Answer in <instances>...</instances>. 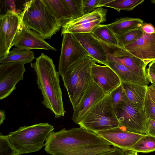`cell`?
<instances>
[{"label":"cell","mask_w":155,"mask_h":155,"mask_svg":"<svg viewBox=\"0 0 155 155\" xmlns=\"http://www.w3.org/2000/svg\"><path fill=\"white\" fill-rule=\"evenodd\" d=\"M111 146L96 133L80 127L52 131L44 150L52 155H97L113 150Z\"/></svg>","instance_id":"cell-1"},{"label":"cell","mask_w":155,"mask_h":155,"mask_svg":"<svg viewBox=\"0 0 155 155\" xmlns=\"http://www.w3.org/2000/svg\"><path fill=\"white\" fill-rule=\"evenodd\" d=\"M31 66L36 75L37 83L43 97L44 106L51 110L56 118L63 117L65 111L60 84V75L52 60L41 53Z\"/></svg>","instance_id":"cell-2"},{"label":"cell","mask_w":155,"mask_h":155,"mask_svg":"<svg viewBox=\"0 0 155 155\" xmlns=\"http://www.w3.org/2000/svg\"><path fill=\"white\" fill-rule=\"evenodd\" d=\"M21 22L44 39H50L62 25L44 0L26 1L19 14Z\"/></svg>","instance_id":"cell-3"},{"label":"cell","mask_w":155,"mask_h":155,"mask_svg":"<svg viewBox=\"0 0 155 155\" xmlns=\"http://www.w3.org/2000/svg\"><path fill=\"white\" fill-rule=\"evenodd\" d=\"M96 63L91 56H86L70 66L61 76L74 110L93 81L91 68Z\"/></svg>","instance_id":"cell-4"},{"label":"cell","mask_w":155,"mask_h":155,"mask_svg":"<svg viewBox=\"0 0 155 155\" xmlns=\"http://www.w3.org/2000/svg\"><path fill=\"white\" fill-rule=\"evenodd\" d=\"M54 129L48 123H40L21 127L8 136L13 147L21 155L40 150Z\"/></svg>","instance_id":"cell-5"},{"label":"cell","mask_w":155,"mask_h":155,"mask_svg":"<svg viewBox=\"0 0 155 155\" xmlns=\"http://www.w3.org/2000/svg\"><path fill=\"white\" fill-rule=\"evenodd\" d=\"M80 127L93 132L119 127L112 103L111 92L93 105L78 124Z\"/></svg>","instance_id":"cell-6"},{"label":"cell","mask_w":155,"mask_h":155,"mask_svg":"<svg viewBox=\"0 0 155 155\" xmlns=\"http://www.w3.org/2000/svg\"><path fill=\"white\" fill-rule=\"evenodd\" d=\"M114 109L120 127L132 132L147 134V118L144 108L129 102L119 104Z\"/></svg>","instance_id":"cell-7"},{"label":"cell","mask_w":155,"mask_h":155,"mask_svg":"<svg viewBox=\"0 0 155 155\" xmlns=\"http://www.w3.org/2000/svg\"><path fill=\"white\" fill-rule=\"evenodd\" d=\"M58 72L61 76L72 65L87 56H90L73 34L63 35Z\"/></svg>","instance_id":"cell-8"},{"label":"cell","mask_w":155,"mask_h":155,"mask_svg":"<svg viewBox=\"0 0 155 155\" xmlns=\"http://www.w3.org/2000/svg\"><path fill=\"white\" fill-rule=\"evenodd\" d=\"M107 11L106 9L98 8L90 13L69 21L62 26L61 35L68 33H92L101 23L106 21Z\"/></svg>","instance_id":"cell-9"},{"label":"cell","mask_w":155,"mask_h":155,"mask_svg":"<svg viewBox=\"0 0 155 155\" xmlns=\"http://www.w3.org/2000/svg\"><path fill=\"white\" fill-rule=\"evenodd\" d=\"M26 71L25 64L20 62L0 64V99L9 96L16 89L18 83L23 80Z\"/></svg>","instance_id":"cell-10"},{"label":"cell","mask_w":155,"mask_h":155,"mask_svg":"<svg viewBox=\"0 0 155 155\" xmlns=\"http://www.w3.org/2000/svg\"><path fill=\"white\" fill-rule=\"evenodd\" d=\"M0 58L5 56L12 46L15 37L21 26L19 14L8 11L0 16Z\"/></svg>","instance_id":"cell-11"},{"label":"cell","mask_w":155,"mask_h":155,"mask_svg":"<svg viewBox=\"0 0 155 155\" xmlns=\"http://www.w3.org/2000/svg\"><path fill=\"white\" fill-rule=\"evenodd\" d=\"M100 41L106 52L120 62L134 73L148 79L146 69L147 64L143 60L133 55L124 48Z\"/></svg>","instance_id":"cell-12"},{"label":"cell","mask_w":155,"mask_h":155,"mask_svg":"<svg viewBox=\"0 0 155 155\" xmlns=\"http://www.w3.org/2000/svg\"><path fill=\"white\" fill-rule=\"evenodd\" d=\"M114 147L129 151L131 147L145 134L127 131L118 127L95 133Z\"/></svg>","instance_id":"cell-13"},{"label":"cell","mask_w":155,"mask_h":155,"mask_svg":"<svg viewBox=\"0 0 155 155\" xmlns=\"http://www.w3.org/2000/svg\"><path fill=\"white\" fill-rule=\"evenodd\" d=\"M13 46L28 50L34 49L57 50L46 42L41 36L27 28L22 22L13 42L12 46Z\"/></svg>","instance_id":"cell-14"},{"label":"cell","mask_w":155,"mask_h":155,"mask_svg":"<svg viewBox=\"0 0 155 155\" xmlns=\"http://www.w3.org/2000/svg\"><path fill=\"white\" fill-rule=\"evenodd\" d=\"M91 73L93 81L106 94L111 92L121 84V80L117 74L109 66L94 63Z\"/></svg>","instance_id":"cell-15"},{"label":"cell","mask_w":155,"mask_h":155,"mask_svg":"<svg viewBox=\"0 0 155 155\" xmlns=\"http://www.w3.org/2000/svg\"><path fill=\"white\" fill-rule=\"evenodd\" d=\"M124 48L147 65L155 61V33L149 34L143 32L141 38Z\"/></svg>","instance_id":"cell-16"},{"label":"cell","mask_w":155,"mask_h":155,"mask_svg":"<svg viewBox=\"0 0 155 155\" xmlns=\"http://www.w3.org/2000/svg\"><path fill=\"white\" fill-rule=\"evenodd\" d=\"M106 95L102 89L93 81L78 107L74 110L72 118L73 121L78 124L91 107Z\"/></svg>","instance_id":"cell-17"},{"label":"cell","mask_w":155,"mask_h":155,"mask_svg":"<svg viewBox=\"0 0 155 155\" xmlns=\"http://www.w3.org/2000/svg\"><path fill=\"white\" fill-rule=\"evenodd\" d=\"M90 56L99 63L108 66L106 52L101 42L92 33L73 34Z\"/></svg>","instance_id":"cell-18"},{"label":"cell","mask_w":155,"mask_h":155,"mask_svg":"<svg viewBox=\"0 0 155 155\" xmlns=\"http://www.w3.org/2000/svg\"><path fill=\"white\" fill-rule=\"evenodd\" d=\"M108 66L118 75L121 82H129L148 86L150 81L148 78L134 73L123 64L106 52Z\"/></svg>","instance_id":"cell-19"},{"label":"cell","mask_w":155,"mask_h":155,"mask_svg":"<svg viewBox=\"0 0 155 155\" xmlns=\"http://www.w3.org/2000/svg\"><path fill=\"white\" fill-rule=\"evenodd\" d=\"M121 84L130 102L144 108L148 86L126 81H122Z\"/></svg>","instance_id":"cell-20"},{"label":"cell","mask_w":155,"mask_h":155,"mask_svg":"<svg viewBox=\"0 0 155 155\" xmlns=\"http://www.w3.org/2000/svg\"><path fill=\"white\" fill-rule=\"evenodd\" d=\"M143 22L139 18L124 17L107 25L115 35H120L142 27Z\"/></svg>","instance_id":"cell-21"},{"label":"cell","mask_w":155,"mask_h":155,"mask_svg":"<svg viewBox=\"0 0 155 155\" xmlns=\"http://www.w3.org/2000/svg\"><path fill=\"white\" fill-rule=\"evenodd\" d=\"M53 14L61 23L62 26L71 20L70 11L63 0H44Z\"/></svg>","instance_id":"cell-22"},{"label":"cell","mask_w":155,"mask_h":155,"mask_svg":"<svg viewBox=\"0 0 155 155\" xmlns=\"http://www.w3.org/2000/svg\"><path fill=\"white\" fill-rule=\"evenodd\" d=\"M35 58L34 54L31 50L16 48L9 51L7 55L0 58V63L20 62L25 64L31 63Z\"/></svg>","instance_id":"cell-23"},{"label":"cell","mask_w":155,"mask_h":155,"mask_svg":"<svg viewBox=\"0 0 155 155\" xmlns=\"http://www.w3.org/2000/svg\"><path fill=\"white\" fill-rule=\"evenodd\" d=\"M92 33L95 37L102 42L108 45L119 46L116 35L107 25L100 24Z\"/></svg>","instance_id":"cell-24"},{"label":"cell","mask_w":155,"mask_h":155,"mask_svg":"<svg viewBox=\"0 0 155 155\" xmlns=\"http://www.w3.org/2000/svg\"><path fill=\"white\" fill-rule=\"evenodd\" d=\"M129 151L143 153L155 151V137L146 134L131 147Z\"/></svg>","instance_id":"cell-25"},{"label":"cell","mask_w":155,"mask_h":155,"mask_svg":"<svg viewBox=\"0 0 155 155\" xmlns=\"http://www.w3.org/2000/svg\"><path fill=\"white\" fill-rule=\"evenodd\" d=\"M144 1V0H111L103 6L113 8L118 12L121 10L130 11Z\"/></svg>","instance_id":"cell-26"},{"label":"cell","mask_w":155,"mask_h":155,"mask_svg":"<svg viewBox=\"0 0 155 155\" xmlns=\"http://www.w3.org/2000/svg\"><path fill=\"white\" fill-rule=\"evenodd\" d=\"M143 32L142 27L120 35H116L119 45L124 48L125 46L133 43L142 36Z\"/></svg>","instance_id":"cell-27"},{"label":"cell","mask_w":155,"mask_h":155,"mask_svg":"<svg viewBox=\"0 0 155 155\" xmlns=\"http://www.w3.org/2000/svg\"><path fill=\"white\" fill-rule=\"evenodd\" d=\"M63 0L68 7L71 14V20L79 18L84 14L83 7V0Z\"/></svg>","instance_id":"cell-28"},{"label":"cell","mask_w":155,"mask_h":155,"mask_svg":"<svg viewBox=\"0 0 155 155\" xmlns=\"http://www.w3.org/2000/svg\"><path fill=\"white\" fill-rule=\"evenodd\" d=\"M111 97L114 108L119 104L130 102L121 84L111 92Z\"/></svg>","instance_id":"cell-29"},{"label":"cell","mask_w":155,"mask_h":155,"mask_svg":"<svg viewBox=\"0 0 155 155\" xmlns=\"http://www.w3.org/2000/svg\"><path fill=\"white\" fill-rule=\"evenodd\" d=\"M18 154L10 143L8 135L0 134V155Z\"/></svg>","instance_id":"cell-30"},{"label":"cell","mask_w":155,"mask_h":155,"mask_svg":"<svg viewBox=\"0 0 155 155\" xmlns=\"http://www.w3.org/2000/svg\"><path fill=\"white\" fill-rule=\"evenodd\" d=\"M144 109L147 118L155 120V103L147 91L145 100Z\"/></svg>","instance_id":"cell-31"},{"label":"cell","mask_w":155,"mask_h":155,"mask_svg":"<svg viewBox=\"0 0 155 155\" xmlns=\"http://www.w3.org/2000/svg\"><path fill=\"white\" fill-rule=\"evenodd\" d=\"M16 0H0V15L6 14L8 11L19 14L16 9Z\"/></svg>","instance_id":"cell-32"},{"label":"cell","mask_w":155,"mask_h":155,"mask_svg":"<svg viewBox=\"0 0 155 155\" xmlns=\"http://www.w3.org/2000/svg\"><path fill=\"white\" fill-rule=\"evenodd\" d=\"M100 0H83V7L84 14L90 13L97 8Z\"/></svg>","instance_id":"cell-33"},{"label":"cell","mask_w":155,"mask_h":155,"mask_svg":"<svg viewBox=\"0 0 155 155\" xmlns=\"http://www.w3.org/2000/svg\"><path fill=\"white\" fill-rule=\"evenodd\" d=\"M147 134L155 137V120L147 119Z\"/></svg>","instance_id":"cell-34"},{"label":"cell","mask_w":155,"mask_h":155,"mask_svg":"<svg viewBox=\"0 0 155 155\" xmlns=\"http://www.w3.org/2000/svg\"><path fill=\"white\" fill-rule=\"evenodd\" d=\"M127 152L124 151L116 147H114V149L107 152L104 153L97 155H126Z\"/></svg>","instance_id":"cell-35"},{"label":"cell","mask_w":155,"mask_h":155,"mask_svg":"<svg viewBox=\"0 0 155 155\" xmlns=\"http://www.w3.org/2000/svg\"><path fill=\"white\" fill-rule=\"evenodd\" d=\"M142 28L144 32L147 34H151L155 33V28L150 23H143Z\"/></svg>","instance_id":"cell-36"},{"label":"cell","mask_w":155,"mask_h":155,"mask_svg":"<svg viewBox=\"0 0 155 155\" xmlns=\"http://www.w3.org/2000/svg\"><path fill=\"white\" fill-rule=\"evenodd\" d=\"M147 92L150 95L152 100L155 103V87L151 84L148 86Z\"/></svg>","instance_id":"cell-37"},{"label":"cell","mask_w":155,"mask_h":155,"mask_svg":"<svg viewBox=\"0 0 155 155\" xmlns=\"http://www.w3.org/2000/svg\"><path fill=\"white\" fill-rule=\"evenodd\" d=\"M146 71L150 82L155 86V75L148 68L146 69Z\"/></svg>","instance_id":"cell-38"},{"label":"cell","mask_w":155,"mask_h":155,"mask_svg":"<svg viewBox=\"0 0 155 155\" xmlns=\"http://www.w3.org/2000/svg\"><path fill=\"white\" fill-rule=\"evenodd\" d=\"M6 119L5 111L4 110H0V125L2 124Z\"/></svg>","instance_id":"cell-39"},{"label":"cell","mask_w":155,"mask_h":155,"mask_svg":"<svg viewBox=\"0 0 155 155\" xmlns=\"http://www.w3.org/2000/svg\"><path fill=\"white\" fill-rule=\"evenodd\" d=\"M155 75V61L150 62L148 68Z\"/></svg>","instance_id":"cell-40"},{"label":"cell","mask_w":155,"mask_h":155,"mask_svg":"<svg viewBox=\"0 0 155 155\" xmlns=\"http://www.w3.org/2000/svg\"><path fill=\"white\" fill-rule=\"evenodd\" d=\"M111 0H100L97 8L101 7L103 6L105 4L109 2Z\"/></svg>","instance_id":"cell-41"},{"label":"cell","mask_w":155,"mask_h":155,"mask_svg":"<svg viewBox=\"0 0 155 155\" xmlns=\"http://www.w3.org/2000/svg\"><path fill=\"white\" fill-rule=\"evenodd\" d=\"M126 155H138L137 152L133 151H129L128 153H127Z\"/></svg>","instance_id":"cell-42"},{"label":"cell","mask_w":155,"mask_h":155,"mask_svg":"<svg viewBox=\"0 0 155 155\" xmlns=\"http://www.w3.org/2000/svg\"><path fill=\"white\" fill-rule=\"evenodd\" d=\"M152 3L155 5V0H152L151 1Z\"/></svg>","instance_id":"cell-43"},{"label":"cell","mask_w":155,"mask_h":155,"mask_svg":"<svg viewBox=\"0 0 155 155\" xmlns=\"http://www.w3.org/2000/svg\"><path fill=\"white\" fill-rule=\"evenodd\" d=\"M20 155V154H17V155Z\"/></svg>","instance_id":"cell-44"},{"label":"cell","mask_w":155,"mask_h":155,"mask_svg":"<svg viewBox=\"0 0 155 155\" xmlns=\"http://www.w3.org/2000/svg\"></svg>","instance_id":"cell-45"}]
</instances>
